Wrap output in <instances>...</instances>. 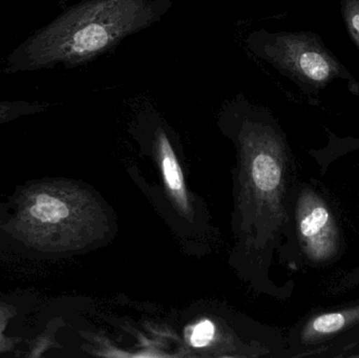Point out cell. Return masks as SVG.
I'll return each mask as SVG.
<instances>
[{
	"label": "cell",
	"mask_w": 359,
	"mask_h": 358,
	"mask_svg": "<svg viewBox=\"0 0 359 358\" xmlns=\"http://www.w3.org/2000/svg\"><path fill=\"white\" fill-rule=\"evenodd\" d=\"M155 147L166 186L180 209L187 214L189 212L190 206L183 174L170 143V137L166 134L163 126L159 125L156 128Z\"/></svg>",
	"instance_id": "cell-5"
},
{
	"label": "cell",
	"mask_w": 359,
	"mask_h": 358,
	"mask_svg": "<svg viewBox=\"0 0 359 358\" xmlns=\"http://www.w3.org/2000/svg\"><path fill=\"white\" fill-rule=\"evenodd\" d=\"M215 327L208 319L201 321L192 328L189 336V344L196 348H203L210 344L215 338Z\"/></svg>",
	"instance_id": "cell-10"
},
{
	"label": "cell",
	"mask_w": 359,
	"mask_h": 358,
	"mask_svg": "<svg viewBox=\"0 0 359 358\" xmlns=\"http://www.w3.org/2000/svg\"><path fill=\"white\" fill-rule=\"evenodd\" d=\"M359 323V306L313 317L304 328L303 340L316 344Z\"/></svg>",
	"instance_id": "cell-6"
},
{
	"label": "cell",
	"mask_w": 359,
	"mask_h": 358,
	"mask_svg": "<svg viewBox=\"0 0 359 358\" xmlns=\"http://www.w3.org/2000/svg\"><path fill=\"white\" fill-rule=\"evenodd\" d=\"M63 326L60 319H54L48 323L46 329L36 336L33 340H27V351L22 355L27 358L43 357L46 352L50 349L61 348V345L57 342L56 333L59 328Z\"/></svg>",
	"instance_id": "cell-8"
},
{
	"label": "cell",
	"mask_w": 359,
	"mask_h": 358,
	"mask_svg": "<svg viewBox=\"0 0 359 358\" xmlns=\"http://www.w3.org/2000/svg\"><path fill=\"white\" fill-rule=\"evenodd\" d=\"M50 107V103L40 101H0V125L10 123L19 118L46 113Z\"/></svg>",
	"instance_id": "cell-7"
},
{
	"label": "cell",
	"mask_w": 359,
	"mask_h": 358,
	"mask_svg": "<svg viewBox=\"0 0 359 358\" xmlns=\"http://www.w3.org/2000/svg\"><path fill=\"white\" fill-rule=\"evenodd\" d=\"M343 13L348 31L359 46V0H343Z\"/></svg>",
	"instance_id": "cell-11"
},
{
	"label": "cell",
	"mask_w": 359,
	"mask_h": 358,
	"mask_svg": "<svg viewBox=\"0 0 359 358\" xmlns=\"http://www.w3.org/2000/svg\"><path fill=\"white\" fill-rule=\"evenodd\" d=\"M246 46L257 58L308 85H325L341 73L337 59L311 34L259 29L248 34Z\"/></svg>",
	"instance_id": "cell-3"
},
{
	"label": "cell",
	"mask_w": 359,
	"mask_h": 358,
	"mask_svg": "<svg viewBox=\"0 0 359 358\" xmlns=\"http://www.w3.org/2000/svg\"><path fill=\"white\" fill-rule=\"evenodd\" d=\"M172 0H83L34 32L6 60V74L86 64L163 18Z\"/></svg>",
	"instance_id": "cell-2"
},
{
	"label": "cell",
	"mask_w": 359,
	"mask_h": 358,
	"mask_svg": "<svg viewBox=\"0 0 359 358\" xmlns=\"http://www.w3.org/2000/svg\"><path fill=\"white\" fill-rule=\"evenodd\" d=\"M16 315L17 308L14 305L0 302V355L13 352L17 345L22 342V338L18 336H4L8 323Z\"/></svg>",
	"instance_id": "cell-9"
},
{
	"label": "cell",
	"mask_w": 359,
	"mask_h": 358,
	"mask_svg": "<svg viewBox=\"0 0 359 358\" xmlns=\"http://www.w3.org/2000/svg\"><path fill=\"white\" fill-rule=\"evenodd\" d=\"M297 223L299 243L312 262H329L339 254V230L337 220L316 191H302L297 205Z\"/></svg>",
	"instance_id": "cell-4"
},
{
	"label": "cell",
	"mask_w": 359,
	"mask_h": 358,
	"mask_svg": "<svg viewBox=\"0 0 359 358\" xmlns=\"http://www.w3.org/2000/svg\"><path fill=\"white\" fill-rule=\"evenodd\" d=\"M102 225L98 200L69 179L27 181L0 201V243L25 258L52 260L83 252Z\"/></svg>",
	"instance_id": "cell-1"
}]
</instances>
